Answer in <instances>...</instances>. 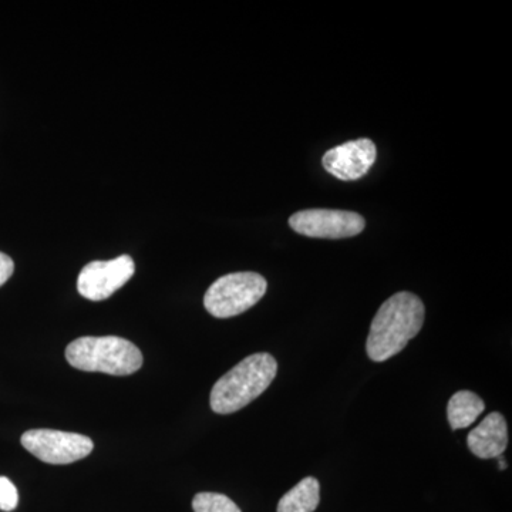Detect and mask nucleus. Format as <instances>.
<instances>
[{
	"mask_svg": "<svg viewBox=\"0 0 512 512\" xmlns=\"http://www.w3.org/2000/svg\"><path fill=\"white\" fill-rule=\"evenodd\" d=\"M377 150L369 138L348 141L332 148L322 158L323 168L342 181H355L365 177L375 164Z\"/></svg>",
	"mask_w": 512,
	"mask_h": 512,
	"instance_id": "obj_8",
	"label": "nucleus"
},
{
	"mask_svg": "<svg viewBox=\"0 0 512 512\" xmlns=\"http://www.w3.org/2000/svg\"><path fill=\"white\" fill-rule=\"evenodd\" d=\"M467 444L471 453L483 460L503 456L508 447V426L503 414H488L470 431Z\"/></svg>",
	"mask_w": 512,
	"mask_h": 512,
	"instance_id": "obj_9",
	"label": "nucleus"
},
{
	"mask_svg": "<svg viewBox=\"0 0 512 512\" xmlns=\"http://www.w3.org/2000/svg\"><path fill=\"white\" fill-rule=\"evenodd\" d=\"M194 512H242L237 504L227 495L217 493H200L192 500Z\"/></svg>",
	"mask_w": 512,
	"mask_h": 512,
	"instance_id": "obj_12",
	"label": "nucleus"
},
{
	"mask_svg": "<svg viewBox=\"0 0 512 512\" xmlns=\"http://www.w3.org/2000/svg\"><path fill=\"white\" fill-rule=\"evenodd\" d=\"M498 458V467H500V470H505L507 468V463H505L504 457L500 456Z\"/></svg>",
	"mask_w": 512,
	"mask_h": 512,
	"instance_id": "obj_15",
	"label": "nucleus"
},
{
	"mask_svg": "<svg viewBox=\"0 0 512 512\" xmlns=\"http://www.w3.org/2000/svg\"><path fill=\"white\" fill-rule=\"evenodd\" d=\"M15 272V262L12 261L10 256L0 252V286L9 281L10 276Z\"/></svg>",
	"mask_w": 512,
	"mask_h": 512,
	"instance_id": "obj_14",
	"label": "nucleus"
},
{
	"mask_svg": "<svg viewBox=\"0 0 512 512\" xmlns=\"http://www.w3.org/2000/svg\"><path fill=\"white\" fill-rule=\"evenodd\" d=\"M19 494L15 484L6 477H0V510L13 511L18 507Z\"/></svg>",
	"mask_w": 512,
	"mask_h": 512,
	"instance_id": "obj_13",
	"label": "nucleus"
},
{
	"mask_svg": "<svg viewBox=\"0 0 512 512\" xmlns=\"http://www.w3.org/2000/svg\"><path fill=\"white\" fill-rule=\"evenodd\" d=\"M20 441L22 446L40 461L56 466L83 460L94 448L92 439L83 434L50 429L26 431Z\"/></svg>",
	"mask_w": 512,
	"mask_h": 512,
	"instance_id": "obj_5",
	"label": "nucleus"
},
{
	"mask_svg": "<svg viewBox=\"0 0 512 512\" xmlns=\"http://www.w3.org/2000/svg\"><path fill=\"white\" fill-rule=\"evenodd\" d=\"M276 373L278 363L269 353L245 357L212 387V412L231 414L244 409L271 386Z\"/></svg>",
	"mask_w": 512,
	"mask_h": 512,
	"instance_id": "obj_2",
	"label": "nucleus"
},
{
	"mask_svg": "<svg viewBox=\"0 0 512 512\" xmlns=\"http://www.w3.org/2000/svg\"><path fill=\"white\" fill-rule=\"evenodd\" d=\"M268 282L256 272L221 276L208 288L204 306L214 318L228 319L249 311L264 298Z\"/></svg>",
	"mask_w": 512,
	"mask_h": 512,
	"instance_id": "obj_4",
	"label": "nucleus"
},
{
	"mask_svg": "<svg viewBox=\"0 0 512 512\" xmlns=\"http://www.w3.org/2000/svg\"><path fill=\"white\" fill-rule=\"evenodd\" d=\"M289 227L309 238L343 239L359 235L366 221L352 211L303 210L289 218Z\"/></svg>",
	"mask_w": 512,
	"mask_h": 512,
	"instance_id": "obj_6",
	"label": "nucleus"
},
{
	"mask_svg": "<svg viewBox=\"0 0 512 512\" xmlns=\"http://www.w3.org/2000/svg\"><path fill=\"white\" fill-rule=\"evenodd\" d=\"M66 359L74 369L83 372L128 376L143 366V355L130 340L119 336H83L66 349Z\"/></svg>",
	"mask_w": 512,
	"mask_h": 512,
	"instance_id": "obj_3",
	"label": "nucleus"
},
{
	"mask_svg": "<svg viewBox=\"0 0 512 512\" xmlns=\"http://www.w3.org/2000/svg\"><path fill=\"white\" fill-rule=\"evenodd\" d=\"M134 272L136 264L128 255L111 261H93L80 272L77 291L89 301H106L133 278Z\"/></svg>",
	"mask_w": 512,
	"mask_h": 512,
	"instance_id": "obj_7",
	"label": "nucleus"
},
{
	"mask_svg": "<svg viewBox=\"0 0 512 512\" xmlns=\"http://www.w3.org/2000/svg\"><path fill=\"white\" fill-rule=\"evenodd\" d=\"M319 503V481L315 477H306L281 498L278 512H313Z\"/></svg>",
	"mask_w": 512,
	"mask_h": 512,
	"instance_id": "obj_11",
	"label": "nucleus"
},
{
	"mask_svg": "<svg viewBox=\"0 0 512 512\" xmlns=\"http://www.w3.org/2000/svg\"><path fill=\"white\" fill-rule=\"evenodd\" d=\"M424 318L426 309L419 296L410 292L396 293L382 303L370 325L367 356L373 362L392 359L419 335Z\"/></svg>",
	"mask_w": 512,
	"mask_h": 512,
	"instance_id": "obj_1",
	"label": "nucleus"
},
{
	"mask_svg": "<svg viewBox=\"0 0 512 512\" xmlns=\"http://www.w3.org/2000/svg\"><path fill=\"white\" fill-rule=\"evenodd\" d=\"M485 404L476 393L461 390L453 394L447 404V419L451 429L463 430L473 426L484 413Z\"/></svg>",
	"mask_w": 512,
	"mask_h": 512,
	"instance_id": "obj_10",
	"label": "nucleus"
}]
</instances>
